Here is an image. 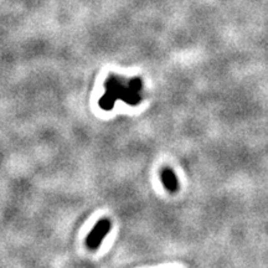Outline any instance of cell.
<instances>
[{
    "label": "cell",
    "instance_id": "1",
    "mask_svg": "<svg viewBox=\"0 0 268 268\" xmlns=\"http://www.w3.org/2000/svg\"><path fill=\"white\" fill-rule=\"evenodd\" d=\"M110 227H112V223L107 218H103L100 222H97V225L95 226L92 232L88 235L87 241H86L87 247L91 248V250H96V248L100 247L105 236L110 231Z\"/></svg>",
    "mask_w": 268,
    "mask_h": 268
},
{
    "label": "cell",
    "instance_id": "2",
    "mask_svg": "<svg viewBox=\"0 0 268 268\" xmlns=\"http://www.w3.org/2000/svg\"><path fill=\"white\" fill-rule=\"evenodd\" d=\"M161 181H163L164 186H165L169 193H176L178 191V179H176L175 174L170 168H165L161 171Z\"/></svg>",
    "mask_w": 268,
    "mask_h": 268
}]
</instances>
